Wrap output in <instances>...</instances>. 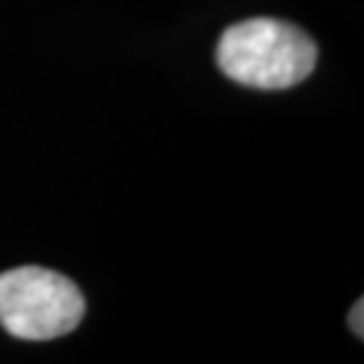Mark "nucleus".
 <instances>
[{
    "label": "nucleus",
    "instance_id": "f257e3e1",
    "mask_svg": "<svg viewBox=\"0 0 364 364\" xmlns=\"http://www.w3.org/2000/svg\"><path fill=\"white\" fill-rule=\"evenodd\" d=\"M317 55V43L303 28L256 17L225 28L215 60L232 81L258 90H287L315 71Z\"/></svg>",
    "mask_w": 364,
    "mask_h": 364
},
{
    "label": "nucleus",
    "instance_id": "f03ea898",
    "mask_svg": "<svg viewBox=\"0 0 364 364\" xmlns=\"http://www.w3.org/2000/svg\"><path fill=\"white\" fill-rule=\"evenodd\" d=\"M83 315L85 298L69 277L36 265L0 274V326L14 338L67 336Z\"/></svg>",
    "mask_w": 364,
    "mask_h": 364
},
{
    "label": "nucleus",
    "instance_id": "7ed1b4c3",
    "mask_svg": "<svg viewBox=\"0 0 364 364\" xmlns=\"http://www.w3.org/2000/svg\"><path fill=\"white\" fill-rule=\"evenodd\" d=\"M348 324H350V329H353L355 336L364 338V301H362V298L353 305L350 317H348Z\"/></svg>",
    "mask_w": 364,
    "mask_h": 364
}]
</instances>
